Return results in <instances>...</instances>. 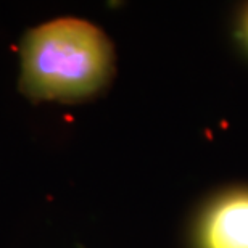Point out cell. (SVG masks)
I'll return each mask as SVG.
<instances>
[{"label": "cell", "mask_w": 248, "mask_h": 248, "mask_svg": "<svg viewBox=\"0 0 248 248\" xmlns=\"http://www.w3.org/2000/svg\"><path fill=\"white\" fill-rule=\"evenodd\" d=\"M205 248H248V193L224 198L203 226Z\"/></svg>", "instance_id": "2"}, {"label": "cell", "mask_w": 248, "mask_h": 248, "mask_svg": "<svg viewBox=\"0 0 248 248\" xmlns=\"http://www.w3.org/2000/svg\"><path fill=\"white\" fill-rule=\"evenodd\" d=\"M111 71L110 41L84 19L44 23L24 41L21 86L39 100L71 102L93 95L107 84Z\"/></svg>", "instance_id": "1"}, {"label": "cell", "mask_w": 248, "mask_h": 248, "mask_svg": "<svg viewBox=\"0 0 248 248\" xmlns=\"http://www.w3.org/2000/svg\"><path fill=\"white\" fill-rule=\"evenodd\" d=\"M247 34H248V18H247Z\"/></svg>", "instance_id": "3"}]
</instances>
